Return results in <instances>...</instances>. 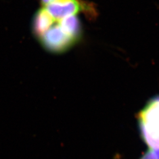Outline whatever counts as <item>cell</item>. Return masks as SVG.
<instances>
[{"mask_svg": "<svg viewBox=\"0 0 159 159\" xmlns=\"http://www.w3.org/2000/svg\"><path fill=\"white\" fill-rule=\"evenodd\" d=\"M138 118L144 142L152 150H159V95L147 102Z\"/></svg>", "mask_w": 159, "mask_h": 159, "instance_id": "cell-1", "label": "cell"}, {"mask_svg": "<svg viewBox=\"0 0 159 159\" xmlns=\"http://www.w3.org/2000/svg\"><path fill=\"white\" fill-rule=\"evenodd\" d=\"M39 38L46 49L54 52L66 51L77 41L66 34L58 23L53 24Z\"/></svg>", "mask_w": 159, "mask_h": 159, "instance_id": "cell-2", "label": "cell"}, {"mask_svg": "<svg viewBox=\"0 0 159 159\" xmlns=\"http://www.w3.org/2000/svg\"><path fill=\"white\" fill-rule=\"evenodd\" d=\"M55 21L46 8H41L35 13L33 20V28L34 33L40 37L51 27Z\"/></svg>", "mask_w": 159, "mask_h": 159, "instance_id": "cell-3", "label": "cell"}, {"mask_svg": "<svg viewBox=\"0 0 159 159\" xmlns=\"http://www.w3.org/2000/svg\"><path fill=\"white\" fill-rule=\"evenodd\" d=\"M58 24L63 31L77 41L81 34V26L77 16H71L58 20Z\"/></svg>", "mask_w": 159, "mask_h": 159, "instance_id": "cell-4", "label": "cell"}, {"mask_svg": "<svg viewBox=\"0 0 159 159\" xmlns=\"http://www.w3.org/2000/svg\"><path fill=\"white\" fill-rule=\"evenodd\" d=\"M140 159H157L152 150L148 151Z\"/></svg>", "mask_w": 159, "mask_h": 159, "instance_id": "cell-5", "label": "cell"}, {"mask_svg": "<svg viewBox=\"0 0 159 159\" xmlns=\"http://www.w3.org/2000/svg\"><path fill=\"white\" fill-rule=\"evenodd\" d=\"M52 0H41V2L43 6H46V4L50 2Z\"/></svg>", "mask_w": 159, "mask_h": 159, "instance_id": "cell-6", "label": "cell"}]
</instances>
